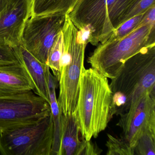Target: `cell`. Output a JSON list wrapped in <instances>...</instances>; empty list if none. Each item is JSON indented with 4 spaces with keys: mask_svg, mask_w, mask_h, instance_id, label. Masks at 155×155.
I'll list each match as a JSON object with an SVG mask.
<instances>
[{
    "mask_svg": "<svg viewBox=\"0 0 155 155\" xmlns=\"http://www.w3.org/2000/svg\"><path fill=\"white\" fill-rule=\"evenodd\" d=\"M74 115L63 116L60 155H78L82 140Z\"/></svg>",
    "mask_w": 155,
    "mask_h": 155,
    "instance_id": "9a60e30c",
    "label": "cell"
},
{
    "mask_svg": "<svg viewBox=\"0 0 155 155\" xmlns=\"http://www.w3.org/2000/svg\"><path fill=\"white\" fill-rule=\"evenodd\" d=\"M31 7V0H9L0 12V46L15 48L21 45Z\"/></svg>",
    "mask_w": 155,
    "mask_h": 155,
    "instance_id": "30bf717a",
    "label": "cell"
},
{
    "mask_svg": "<svg viewBox=\"0 0 155 155\" xmlns=\"http://www.w3.org/2000/svg\"><path fill=\"white\" fill-rule=\"evenodd\" d=\"M135 155H155V132L145 133L140 137L134 147Z\"/></svg>",
    "mask_w": 155,
    "mask_h": 155,
    "instance_id": "d6986e66",
    "label": "cell"
},
{
    "mask_svg": "<svg viewBox=\"0 0 155 155\" xmlns=\"http://www.w3.org/2000/svg\"><path fill=\"white\" fill-rule=\"evenodd\" d=\"M47 84L54 127L53 144L51 155H60L63 115L59 107L56 97V90L58 84V81L56 77L51 74L49 68L47 72Z\"/></svg>",
    "mask_w": 155,
    "mask_h": 155,
    "instance_id": "4fadbf2b",
    "label": "cell"
},
{
    "mask_svg": "<svg viewBox=\"0 0 155 155\" xmlns=\"http://www.w3.org/2000/svg\"><path fill=\"white\" fill-rule=\"evenodd\" d=\"M141 0H79L69 17L88 42L97 46L107 39Z\"/></svg>",
    "mask_w": 155,
    "mask_h": 155,
    "instance_id": "7a4b0ae2",
    "label": "cell"
},
{
    "mask_svg": "<svg viewBox=\"0 0 155 155\" xmlns=\"http://www.w3.org/2000/svg\"><path fill=\"white\" fill-rule=\"evenodd\" d=\"M79 0H31V16L69 14Z\"/></svg>",
    "mask_w": 155,
    "mask_h": 155,
    "instance_id": "5bb4252c",
    "label": "cell"
},
{
    "mask_svg": "<svg viewBox=\"0 0 155 155\" xmlns=\"http://www.w3.org/2000/svg\"><path fill=\"white\" fill-rule=\"evenodd\" d=\"M65 19L63 15L31 16L22 32L21 46L47 64L50 51L62 29Z\"/></svg>",
    "mask_w": 155,
    "mask_h": 155,
    "instance_id": "ba28073f",
    "label": "cell"
},
{
    "mask_svg": "<svg viewBox=\"0 0 155 155\" xmlns=\"http://www.w3.org/2000/svg\"><path fill=\"white\" fill-rule=\"evenodd\" d=\"M61 31L64 50L60 64L59 95L57 100L62 115L68 117L73 115L77 107L80 77L84 68L85 49L88 42L68 14L65 16Z\"/></svg>",
    "mask_w": 155,
    "mask_h": 155,
    "instance_id": "277c9868",
    "label": "cell"
},
{
    "mask_svg": "<svg viewBox=\"0 0 155 155\" xmlns=\"http://www.w3.org/2000/svg\"><path fill=\"white\" fill-rule=\"evenodd\" d=\"M154 5H155V0H141L130 14L128 20L137 15L144 13Z\"/></svg>",
    "mask_w": 155,
    "mask_h": 155,
    "instance_id": "7402d4cb",
    "label": "cell"
},
{
    "mask_svg": "<svg viewBox=\"0 0 155 155\" xmlns=\"http://www.w3.org/2000/svg\"><path fill=\"white\" fill-rule=\"evenodd\" d=\"M107 148V155H134V148L130 147L124 138L114 137L107 134V140L106 144Z\"/></svg>",
    "mask_w": 155,
    "mask_h": 155,
    "instance_id": "e0dca14e",
    "label": "cell"
},
{
    "mask_svg": "<svg viewBox=\"0 0 155 155\" xmlns=\"http://www.w3.org/2000/svg\"><path fill=\"white\" fill-rule=\"evenodd\" d=\"M153 44L155 22L143 23L123 38L99 43L87 62L91 68L112 79L128 59Z\"/></svg>",
    "mask_w": 155,
    "mask_h": 155,
    "instance_id": "5b68a950",
    "label": "cell"
},
{
    "mask_svg": "<svg viewBox=\"0 0 155 155\" xmlns=\"http://www.w3.org/2000/svg\"><path fill=\"white\" fill-rule=\"evenodd\" d=\"M64 50L63 33L61 31L58 34L48 57L47 65L51 70L53 75L58 80L60 70V61Z\"/></svg>",
    "mask_w": 155,
    "mask_h": 155,
    "instance_id": "2e32d148",
    "label": "cell"
},
{
    "mask_svg": "<svg viewBox=\"0 0 155 155\" xmlns=\"http://www.w3.org/2000/svg\"><path fill=\"white\" fill-rule=\"evenodd\" d=\"M51 114L49 103L32 91L0 96V133Z\"/></svg>",
    "mask_w": 155,
    "mask_h": 155,
    "instance_id": "52a82bcc",
    "label": "cell"
},
{
    "mask_svg": "<svg viewBox=\"0 0 155 155\" xmlns=\"http://www.w3.org/2000/svg\"><path fill=\"white\" fill-rule=\"evenodd\" d=\"M14 49L33 83L34 93L49 103L47 84L48 66L40 61L21 45Z\"/></svg>",
    "mask_w": 155,
    "mask_h": 155,
    "instance_id": "7c38bea8",
    "label": "cell"
},
{
    "mask_svg": "<svg viewBox=\"0 0 155 155\" xmlns=\"http://www.w3.org/2000/svg\"><path fill=\"white\" fill-rule=\"evenodd\" d=\"M145 12L135 16L125 21L115 30L113 34L105 42L107 41H111L115 39L123 38L131 32L140 25L143 24V18L145 16Z\"/></svg>",
    "mask_w": 155,
    "mask_h": 155,
    "instance_id": "ac0fdd59",
    "label": "cell"
},
{
    "mask_svg": "<svg viewBox=\"0 0 155 155\" xmlns=\"http://www.w3.org/2000/svg\"><path fill=\"white\" fill-rule=\"evenodd\" d=\"M33 83L21 62L0 66V96L33 91Z\"/></svg>",
    "mask_w": 155,
    "mask_h": 155,
    "instance_id": "8fae6325",
    "label": "cell"
},
{
    "mask_svg": "<svg viewBox=\"0 0 155 155\" xmlns=\"http://www.w3.org/2000/svg\"><path fill=\"white\" fill-rule=\"evenodd\" d=\"M54 127L51 114L0 133L2 155H51Z\"/></svg>",
    "mask_w": 155,
    "mask_h": 155,
    "instance_id": "8992f818",
    "label": "cell"
},
{
    "mask_svg": "<svg viewBox=\"0 0 155 155\" xmlns=\"http://www.w3.org/2000/svg\"><path fill=\"white\" fill-rule=\"evenodd\" d=\"M109 85L111 117L126 112L145 93L155 94V44L128 59Z\"/></svg>",
    "mask_w": 155,
    "mask_h": 155,
    "instance_id": "3957f363",
    "label": "cell"
},
{
    "mask_svg": "<svg viewBox=\"0 0 155 155\" xmlns=\"http://www.w3.org/2000/svg\"><path fill=\"white\" fill-rule=\"evenodd\" d=\"M19 60L14 48L0 46V66L17 64Z\"/></svg>",
    "mask_w": 155,
    "mask_h": 155,
    "instance_id": "ffe728a7",
    "label": "cell"
},
{
    "mask_svg": "<svg viewBox=\"0 0 155 155\" xmlns=\"http://www.w3.org/2000/svg\"><path fill=\"white\" fill-rule=\"evenodd\" d=\"M82 139L78 155H97L102 152L97 146L91 142V140H87L83 138Z\"/></svg>",
    "mask_w": 155,
    "mask_h": 155,
    "instance_id": "44dd1931",
    "label": "cell"
},
{
    "mask_svg": "<svg viewBox=\"0 0 155 155\" xmlns=\"http://www.w3.org/2000/svg\"><path fill=\"white\" fill-rule=\"evenodd\" d=\"M9 0H0V12L3 9Z\"/></svg>",
    "mask_w": 155,
    "mask_h": 155,
    "instance_id": "603a6c76",
    "label": "cell"
},
{
    "mask_svg": "<svg viewBox=\"0 0 155 155\" xmlns=\"http://www.w3.org/2000/svg\"><path fill=\"white\" fill-rule=\"evenodd\" d=\"M120 117L117 125L122 129L120 136L134 148L142 135L155 132V94H143Z\"/></svg>",
    "mask_w": 155,
    "mask_h": 155,
    "instance_id": "9c48e42d",
    "label": "cell"
},
{
    "mask_svg": "<svg viewBox=\"0 0 155 155\" xmlns=\"http://www.w3.org/2000/svg\"><path fill=\"white\" fill-rule=\"evenodd\" d=\"M112 95L107 78L92 68H83L73 114L82 138L91 140L106 129L110 120Z\"/></svg>",
    "mask_w": 155,
    "mask_h": 155,
    "instance_id": "6da1fadb",
    "label": "cell"
}]
</instances>
